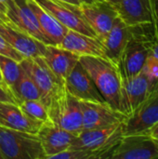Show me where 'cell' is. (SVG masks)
I'll return each instance as SVG.
<instances>
[{
    "instance_id": "7402d4cb",
    "label": "cell",
    "mask_w": 158,
    "mask_h": 159,
    "mask_svg": "<svg viewBox=\"0 0 158 159\" xmlns=\"http://www.w3.org/2000/svg\"><path fill=\"white\" fill-rule=\"evenodd\" d=\"M27 3L38 20L39 26L47 38V45L59 46L68 28L41 7L34 0H27Z\"/></svg>"
},
{
    "instance_id": "4316f807",
    "label": "cell",
    "mask_w": 158,
    "mask_h": 159,
    "mask_svg": "<svg viewBox=\"0 0 158 159\" xmlns=\"http://www.w3.org/2000/svg\"><path fill=\"white\" fill-rule=\"evenodd\" d=\"M0 54L9 57L19 62L24 59V57L21 54H20L15 48H13L1 34H0Z\"/></svg>"
},
{
    "instance_id": "9c48e42d",
    "label": "cell",
    "mask_w": 158,
    "mask_h": 159,
    "mask_svg": "<svg viewBox=\"0 0 158 159\" xmlns=\"http://www.w3.org/2000/svg\"><path fill=\"white\" fill-rule=\"evenodd\" d=\"M152 89L153 84L142 71L131 78L122 79L120 112L130 116L146 101Z\"/></svg>"
},
{
    "instance_id": "83f0119b",
    "label": "cell",
    "mask_w": 158,
    "mask_h": 159,
    "mask_svg": "<svg viewBox=\"0 0 158 159\" xmlns=\"http://www.w3.org/2000/svg\"><path fill=\"white\" fill-rule=\"evenodd\" d=\"M0 102L17 103L16 99L14 95L11 93V91L9 90V89L2 84H0Z\"/></svg>"
},
{
    "instance_id": "30bf717a",
    "label": "cell",
    "mask_w": 158,
    "mask_h": 159,
    "mask_svg": "<svg viewBox=\"0 0 158 159\" xmlns=\"http://www.w3.org/2000/svg\"><path fill=\"white\" fill-rule=\"evenodd\" d=\"M34 1L68 29L79 32L88 36L97 37L93 29L83 19L78 7L59 0Z\"/></svg>"
},
{
    "instance_id": "4fadbf2b",
    "label": "cell",
    "mask_w": 158,
    "mask_h": 159,
    "mask_svg": "<svg viewBox=\"0 0 158 159\" xmlns=\"http://www.w3.org/2000/svg\"><path fill=\"white\" fill-rule=\"evenodd\" d=\"M158 124V91H153L146 101L130 116L124 125V135L148 133Z\"/></svg>"
},
{
    "instance_id": "74e56055",
    "label": "cell",
    "mask_w": 158,
    "mask_h": 159,
    "mask_svg": "<svg viewBox=\"0 0 158 159\" xmlns=\"http://www.w3.org/2000/svg\"><path fill=\"white\" fill-rule=\"evenodd\" d=\"M0 159H5L4 158V157H3V155H2V153L0 152Z\"/></svg>"
},
{
    "instance_id": "d6a6232c",
    "label": "cell",
    "mask_w": 158,
    "mask_h": 159,
    "mask_svg": "<svg viewBox=\"0 0 158 159\" xmlns=\"http://www.w3.org/2000/svg\"><path fill=\"white\" fill-rule=\"evenodd\" d=\"M148 133H150V134H151V135H153L154 137H156V138H158V124H156L153 129H151V130H150Z\"/></svg>"
},
{
    "instance_id": "ffe728a7",
    "label": "cell",
    "mask_w": 158,
    "mask_h": 159,
    "mask_svg": "<svg viewBox=\"0 0 158 159\" xmlns=\"http://www.w3.org/2000/svg\"><path fill=\"white\" fill-rule=\"evenodd\" d=\"M130 36L131 32L129 26H128L118 16L108 34L102 40L106 58L117 65Z\"/></svg>"
},
{
    "instance_id": "8d00e7d4",
    "label": "cell",
    "mask_w": 158,
    "mask_h": 159,
    "mask_svg": "<svg viewBox=\"0 0 158 159\" xmlns=\"http://www.w3.org/2000/svg\"><path fill=\"white\" fill-rule=\"evenodd\" d=\"M83 3H90V2H93V1H96V0H81Z\"/></svg>"
},
{
    "instance_id": "44dd1931",
    "label": "cell",
    "mask_w": 158,
    "mask_h": 159,
    "mask_svg": "<svg viewBox=\"0 0 158 159\" xmlns=\"http://www.w3.org/2000/svg\"><path fill=\"white\" fill-rule=\"evenodd\" d=\"M43 59L50 70L61 79L65 78L79 61V56L54 45H46Z\"/></svg>"
},
{
    "instance_id": "9a60e30c",
    "label": "cell",
    "mask_w": 158,
    "mask_h": 159,
    "mask_svg": "<svg viewBox=\"0 0 158 159\" xmlns=\"http://www.w3.org/2000/svg\"><path fill=\"white\" fill-rule=\"evenodd\" d=\"M7 17L9 21L28 33L38 41L47 45L38 20L29 7L27 0H7Z\"/></svg>"
},
{
    "instance_id": "3957f363",
    "label": "cell",
    "mask_w": 158,
    "mask_h": 159,
    "mask_svg": "<svg viewBox=\"0 0 158 159\" xmlns=\"http://www.w3.org/2000/svg\"><path fill=\"white\" fill-rule=\"evenodd\" d=\"M0 152L5 159H46L36 134L0 126Z\"/></svg>"
},
{
    "instance_id": "f35d334b",
    "label": "cell",
    "mask_w": 158,
    "mask_h": 159,
    "mask_svg": "<svg viewBox=\"0 0 158 159\" xmlns=\"http://www.w3.org/2000/svg\"><path fill=\"white\" fill-rule=\"evenodd\" d=\"M7 0H0V2H3V3H6Z\"/></svg>"
},
{
    "instance_id": "6da1fadb",
    "label": "cell",
    "mask_w": 158,
    "mask_h": 159,
    "mask_svg": "<svg viewBox=\"0 0 158 159\" xmlns=\"http://www.w3.org/2000/svg\"><path fill=\"white\" fill-rule=\"evenodd\" d=\"M79 62L88 72L104 101L120 112L122 79L115 63L107 58L81 56Z\"/></svg>"
},
{
    "instance_id": "52a82bcc",
    "label": "cell",
    "mask_w": 158,
    "mask_h": 159,
    "mask_svg": "<svg viewBox=\"0 0 158 159\" xmlns=\"http://www.w3.org/2000/svg\"><path fill=\"white\" fill-rule=\"evenodd\" d=\"M78 8L83 19L102 42L118 17L116 7L106 0H96L90 3H82Z\"/></svg>"
},
{
    "instance_id": "5bb4252c",
    "label": "cell",
    "mask_w": 158,
    "mask_h": 159,
    "mask_svg": "<svg viewBox=\"0 0 158 159\" xmlns=\"http://www.w3.org/2000/svg\"><path fill=\"white\" fill-rule=\"evenodd\" d=\"M0 34L24 58L34 59L42 57L44 54L46 44L38 41L11 22L0 20Z\"/></svg>"
},
{
    "instance_id": "d4e9b609",
    "label": "cell",
    "mask_w": 158,
    "mask_h": 159,
    "mask_svg": "<svg viewBox=\"0 0 158 159\" xmlns=\"http://www.w3.org/2000/svg\"><path fill=\"white\" fill-rule=\"evenodd\" d=\"M17 104L21 111L30 118L41 121L43 123H52L48 115L47 108L40 102L36 100H23L18 101Z\"/></svg>"
},
{
    "instance_id": "e0dca14e",
    "label": "cell",
    "mask_w": 158,
    "mask_h": 159,
    "mask_svg": "<svg viewBox=\"0 0 158 159\" xmlns=\"http://www.w3.org/2000/svg\"><path fill=\"white\" fill-rule=\"evenodd\" d=\"M36 135L41 142L46 159L67 150L75 137L53 123H43Z\"/></svg>"
},
{
    "instance_id": "f1b7e54d",
    "label": "cell",
    "mask_w": 158,
    "mask_h": 159,
    "mask_svg": "<svg viewBox=\"0 0 158 159\" xmlns=\"http://www.w3.org/2000/svg\"><path fill=\"white\" fill-rule=\"evenodd\" d=\"M0 20L4 22H10L7 17V5L3 2H0Z\"/></svg>"
},
{
    "instance_id": "2e32d148",
    "label": "cell",
    "mask_w": 158,
    "mask_h": 159,
    "mask_svg": "<svg viewBox=\"0 0 158 159\" xmlns=\"http://www.w3.org/2000/svg\"><path fill=\"white\" fill-rule=\"evenodd\" d=\"M65 86L69 93L79 101L106 102L88 72L79 61L65 78Z\"/></svg>"
},
{
    "instance_id": "4dcf8cb0",
    "label": "cell",
    "mask_w": 158,
    "mask_h": 159,
    "mask_svg": "<svg viewBox=\"0 0 158 159\" xmlns=\"http://www.w3.org/2000/svg\"><path fill=\"white\" fill-rule=\"evenodd\" d=\"M151 55H153L155 58H156L158 60V41H156L155 44H153V46L150 48V53Z\"/></svg>"
},
{
    "instance_id": "d590c367",
    "label": "cell",
    "mask_w": 158,
    "mask_h": 159,
    "mask_svg": "<svg viewBox=\"0 0 158 159\" xmlns=\"http://www.w3.org/2000/svg\"><path fill=\"white\" fill-rule=\"evenodd\" d=\"M153 91H158V82L156 84V86L154 87V89H153L152 92H153Z\"/></svg>"
},
{
    "instance_id": "8992f818",
    "label": "cell",
    "mask_w": 158,
    "mask_h": 159,
    "mask_svg": "<svg viewBox=\"0 0 158 159\" xmlns=\"http://www.w3.org/2000/svg\"><path fill=\"white\" fill-rule=\"evenodd\" d=\"M110 158H158V138L146 132L124 135L113 150Z\"/></svg>"
},
{
    "instance_id": "484cf974",
    "label": "cell",
    "mask_w": 158,
    "mask_h": 159,
    "mask_svg": "<svg viewBox=\"0 0 158 159\" xmlns=\"http://www.w3.org/2000/svg\"><path fill=\"white\" fill-rule=\"evenodd\" d=\"M142 72L148 76L150 81L153 84V89L158 82V60L153 55L149 54L144 66L142 68ZM153 90V89H152Z\"/></svg>"
},
{
    "instance_id": "277c9868",
    "label": "cell",
    "mask_w": 158,
    "mask_h": 159,
    "mask_svg": "<svg viewBox=\"0 0 158 159\" xmlns=\"http://www.w3.org/2000/svg\"><path fill=\"white\" fill-rule=\"evenodd\" d=\"M47 110L53 124L75 136L83 130V115L80 101L69 93L66 86L53 99Z\"/></svg>"
},
{
    "instance_id": "ac0fdd59",
    "label": "cell",
    "mask_w": 158,
    "mask_h": 159,
    "mask_svg": "<svg viewBox=\"0 0 158 159\" xmlns=\"http://www.w3.org/2000/svg\"><path fill=\"white\" fill-rule=\"evenodd\" d=\"M58 47L69 50L79 57L96 56L106 58L104 46L98 37L88 36L71 29H68Z\"/></svg>"
},
{
    "instance_id": "5b68a950",
    "label": "cell",
    "mask_w": 158,
    "mask_h": 159,
    "mask_svg": "<svg viewBox=\"0 0 158 159\" xmlns=\"http://www.w3.org/2000/svg\"><path fill=\"white\" fill-rule=\"evenodd\" d=\"M20 64L35 83L40 93V102L48 109L53 99L65 86V81L50 70L43 57L24 58Z\"/></svg>"
},
{
    "instance_id": "836d02e7",
    "label": "cell",
    "mask_w": 158,
    "mask_h": 159,
    "mask_svg": "<svg viewBox=\"0 0 158 159\" xmlns=\"http://www.w3.org/2000/svg\"><path fill=\"white\" fill-rule=\"evenodd\" d=\"M106 1H108L109 3H111L112 5H114L115 7L118 6V4H119V2H120V0H106Z\"/></svg>"
},
{
    "instance_id": "7a4b0ae2",
    "label": "cell",
    "mask_w": 158,
    "mask_h": 159,
    "mask_svg": "<svg viewBox=\"0 0 158 159\" xmlns=\"http://www.w3.org/2000/svg\"><path fill=\"white\" fill-rule=\"evenodd\" d=\"M123 122L102 129L82 130L74 137L69 148L88 151L93 159L110 158L113 150L124 136Z\"/></svg>"
},
{
    "instance_id": "1f68e13d",
    "label": "cell",
    "mask_w": 158,
    "mask_h": 159,
    "mask_svg": "<svg viewBox=\"0 0 158 159\" xmlns=\"http://www.w3.org/2000/svg\"><path fill=\"white\" fill-rule=\"evenodd\" d=\"M59 1H61V2H64V3H68V4L76 6V7H79L83 3L81 0H59Z\"/></svg>"
},
{
    "instance_id": "8fae6325",
    "label": "cell",
    "mask_w": 158,
    "mask_h": 159,
    "mask_svg": "<svg viewBox=\"0 0 158 159\" xmlns=\"http://www.w3.org/2000/svg\"><path fill=\"white\" fill-rule=\"evenodd\" d=\"M116 9L128 26L156 31L154 0H120Z\"/></svg>"
},
{
    "instance_id": "7c38bea8",
    "label": "cell",
    "mask_w": 158,
    "mask_h": 159,
    "mask_svg": "<svg viewBox=\"0 0 158 159\" xmlns=\"http://www.w3.org/2000/svg\"><path fill=\"white\" fill-rule=\"evenodd\" d=\"M83 115V130L97 129L125 121L126 116L107 102L80 101Z\"/></svg>"
},
{
    "instance_id": "ba28073f",
    "label": "cell",
    "mask_w": 158,
    "mask_h": 159,
    "mask_svg": "<svg viewBox=\"0 0 158 159\" xmlns=\"http://www.w3.org/2000/svg\"><path fill=\"white\" fill-rule=\"evenodd\" d=\"M155 43L131 34L130 39L117 63L121 79L131 78L142 71L145 61L150 53V48Z\"/></svg>"
},
{
    "instance_id": "d6986e66",
    "label": "cell",
    "mask_w": 158,
    "mask_h": 159,
    "mask_svg": "<svg viewBox=\"0 0 158 159\" xmlns=\"http://www.w3.org/2000/svg\"><path fill=\"white\" fill-rule=\"evenodd\" d=\"M43 122L27 116L17 103L0 102V126L32 134H37Z\"/></svg>"
},
{
    "instance_id": "f546056e",
    "label": "cell",
    "mask_w": 158,
    "mask_h": 159,
    "mask_svg": "<svg viewBox=\"0 0 158 159\" xmlns=\"http://www.w3.org/2000/svg\"><path fill=\"white\" fill-rule=\"evenodd\" d=\"M154 15H155V26L158 39V0H154Z\"/></svg>"
},
{
    "instance_id": "cb8c5ba5",
    "label": "cell",
    "mask_w": 158,
    "mask_h": 159,
    "mask_svg": "<svg viewBox=\"0 0 158 159\" xmlns=\"http://www.w3.org/2000/svg\"><path fill=\"white\" fill-rule=\"evenodd\" d=\"M0 71L4 83L10 90L20 78L21 72L20 62L0 54Z\"/></svg>"
},
{
    "instance_id": "e575fe53",
    "label": "cell",
    "mask_w": 158,
    "mask_h": 159,
    "mask_svg": "<svg viewBox=\"0 0 158 159\" xmlns=\"http://www.w3.org/2000/svg\"><path fill=\"white\" fill-rule=\"evenodd\" d=\"M0 84H2V85H5V86H7L5 83H4V81H3V77H2V75H1V71H0Z\"/></svg>"
},
{
    "instance_id": "603a6c76",
    "label": "cell",
    "mask_w": 158,
    "mask_h": 159,
    "mask_svg": "<svg viewBox=\"0 0 158 159\" xmlns=\"http://www.w3.org/2000/svg\"><path fill=\"white\" fill-rule=\"evenodd\" d=\"M10 91L14 95L16 102L23 100L40 101V93L35 83L22 67L20 78L10 89Z\"/></svg>"
}]
</instances>
